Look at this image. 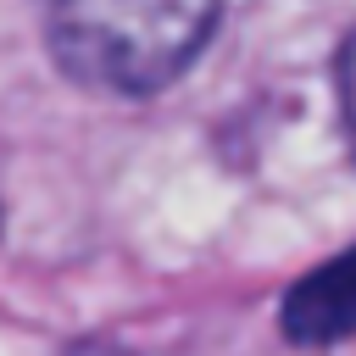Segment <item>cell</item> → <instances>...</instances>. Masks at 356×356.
Instances as JSON below:
<instances>
[{"label": "cell", "instance_id": "obj_1", "mask_svg": "<svg viewBox=\"0 0 356 356\" xmlns=\"http://www.w3.org/2000/svg\"><path fill=\"white\" fill-rule=\"evenodd\" d=\"M222 0H44L50 56L106 95H156L195 67Z\"/></svg>", "mask_w": 356, "mask_h": 356}, {"label": "cell", "instance_id": "obj_2", "mask_svg": "<svg viewBox=\"0 0 356 356\" xmlns=\"http://www.w3.org/2000/svg\"><path fill=\"white\" fill-rule=\"evenodd\" d=\"M284 334L312 350L356 334V250L323 261L284 295Z\"/></svg>", "mask_w": 356, "mask_h": 356}, {"label": "cell", "instance_id": "obj_3", "mask_svg": "<svg viewBox=\"0 0 356 356\" xmlns=\"http://www.w3.org/2000/svg\"><path fill=\"white\" fill-rule=\"evenodd\" d=\"M339 117H345V134H350V156H356V33L339 44Z\"/></svg>", "mask_w": 356, "mask_h": 356}, {"label": "cell", "instance_id": "obj_4", "mask_svg": "<svg viewBox=\"0 0 356 356\" xmlns=\"http://www.w3.org/2000/svg\"><path fill=\"white\" fill-rule=\"evenodd\" d=\"M67 356H128V350H117L111 339H78V345H72Z\"/></svg>", "mask_w": 356, "mask_h": 356}]
</instances>
